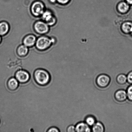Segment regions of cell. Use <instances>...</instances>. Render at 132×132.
Segmentation results:
<instances>
[{
    "instance_id": "1",
    "label": "cell",
    "mask_w": 132,
    "mask_h": 132,
    "mask_svg": "<svg viewBox=\"0 0 132 132\" xmlns=\"http://www.w3.org/2000/svg\"><path fill=\"white\" fill-rule=\"evenodd\" d=\"M33 77L36 83L41 86H45L49 85L51 80L50 72L43 68H39L35 70Z\"/></svg>"
},
{
    "instance_id": "2",
    "label": "cell",
    "mask_w": 132,
    "mask_h": 132,
    "mask_svg": "<svg viewBox=\"0 0 132 132\" xmlns=\"http://www.w3.org/2000/svg\"><path fill=\"white\" fill-rule=\"evenodd\" d=\"M54 40L46 36H41L39 37L36 41V47L40 50H46L51 46Z\"/></svg>"
},
{
    "instance_id": "3",
    "label": "cell",
    "mask_w": 132,
    "mask_h": 132,
    "mask_svg": "<svg viewBox=\"0 0 132 132\" xmlns=\"http://www.w3.org/2000/svg\"><path fill=\"white\" fill-rule=\"evenodd\" d=\"M111 79L108 75L102 73L97 76L95 79V84L98 88L102 89L108 87L110 84Z\"/></svg>"
},
{
    "instance_id": "4",
    "label": "cell",
    "mask_w": 132,
    "mask_h": 132,
    "mask_svg": "<svg viewBox=\"0 0 132 132\" xmlns=\"http://www.w3.org/2000/svg\"><path fill=\"white\" fill-rule=\"evenodd\" d=\"M15 77L20 84H24L28 82L31 79V74L25 70H18L15 73Z\"/></svg>"
},
{
    "instance_id": "5",
    "label": "cell",
    "mask_w": 132,
    "mask_h": 132,
    "mask_svg": "<svg viewBox=\"0 0 132 132\" xmlns=\"http://www.w3.org/2000/svg\"><path fill=\"white\" fill-rule=\"evenodd\" d=\"M45 5L41 1H35L31 6V12L34 16L37 17L42 15L45 11Z\"/></svg>"
},
{
    "instance_id": "6",
    "label": "cell",
    "mask_w": 132,
    "mask_h": 132,
    "mask_svg": "<svg viewBox=\"0 0 132 132\" xmlns=\"http://www.w3.org/2000/svg\"><path fill=\"white\" fill-rule=\"evenodd\" d=\"M34 28L35 30L39 34H44L49 31L50 28L47 23L44 21H39L35 23Z\"/></svg>"
},
{
    "instance_id": "7",
    "label": "cell",
    "mask_w": 132,
    "mask_h": 132,
    "mask_svg": "<svg viewBox=\"0 0 132 132\" xmlns=\"http://www.w3.org/2000/svg\"><path fill=\"white\" fill-rule=\"evenodd\" d=\"M42 16L43 19L49 26H53L56 22V18L50 10L45 11Z\"/></svg>"
},
{
    "instance_id": "8",
    "label": "cell",
    "mask_w": 132,
    "mask_h": 132,
    "mask_svg": "<svg viewBox=\"0 0 132 132\" xmlns=\"http://www.w3.org/2000/svg\"><path fill=\"white\" fill-rule=\"evenodd\" d=\"M115 100L119 103H123L127 99L126 91L124 89L116 90L114 95Z\"/></svg>"
},
{
    "instance_id": "9",
    "label": "cell",
    "mask_w": 132,
    "mask_h": 132,
    "mask_svg": "<svg viewBox=\"0 0 132 132\" xmlns=\"http://www.w3.org/2000/svg\"><path fill=\"white\" fill-rule=\"evenodd\" d=\"M19 86V83L14 77L10 78L6 82L7 88L10 91H15L18 89Z\"/></svg>"
},
{
    "instance_id": "10",
    "label": "cell",
    "mask_w": 132,
    "mask_h": 132,
    "mask_svg": "<svg viewBox=\"0 0 132 132\" xmlns=\"http://www.w3.org/2000/svg\"><path fill=\"white\" fill-rule=\"evenodd\" d=\"M76 132H92L91 128L84 121H81L75 125Z\"/></svg>"
},
{
    "instance_id": "11",
    "label": "cell",
    "mask_w": 132,
    "mask_h": 132,
    "mask_svg": "<svg viewBox=\"0 0 132 132\" xmlns=\"http://www.w3.org/2000/svg\"><path fill=\"white\" fill-rule=\"evenodd\" d=\"M37 40L35 36L33 35H28L23 39V45L28 47H32L36 44Z\"/></svg>"
},
{
    "instance_id": "12",
    "label": "cell",
    "mask_w": 132,
    "mask_h": 132,
    "mask_svg": "<svg viewBox=\"0 0 132 132\" xmlns=\"http://www.w3.org/2000/svg\"><path fill=\"white\" fill-rule=\"evenodd\" d=\"M10 30V26L7 22L2 21L0 22V36L1 37L6 35Z\"/></svg>"
},
{
    "instance_id": "13",
    "label": "cell",
    "mask_w": 132,
    "mask_h": 132,
    "mask_svg": "<svg viewBox=\"0 0 132 132\" xmlns=\"http://www.w3.org/2000/svg\"><path fill=\"white\" fill-rule=\"evenodd\" d=\"M92 131L94 132H105V128L103 123L97 121L91 127Z\"/></svg>"
},
{
    "instance_id": "14",
    "label": "cell",
    "mask_w": 132,
    "mask_h": 132,
    "mask_svg": "<svg viewBox=\"0 0 132 132\" xmlns=\"http://www.w3.org/2000/svg\"><path fill=\"white\" fill-rule=\"evenodd\" d=\"M116 81L119 85L123 86L127 82V75L124 73L119 74L116 77Z\"/></svg>"
},
{
    "instance_id": "15",
    "label": "cell",
    "mask_w": 132,
    "mask_h": 132,
    "mask_svg": "<svg viewBox=\"0 0 132 132\" xmlns=\"http://www.w3.org/2000/svg\"><path fill=\"white\" fill-rule=\"evenodd\" d=\"M84 121L90 127H92L97 121L95 116L89 115L85 117Z\"/></svg>"
},
{
    "instance_id": "16",
    "label": "cell",
    "mask_w": 132,
    "mask_h": 132,
    "mask_svg": "<svg viewBox=\"0 0 132 132\" xmlns=\"http://www.w3.org/2000/svg\"><path fill=\"white\" fill-rule=\"evenodd\" d=\"M28 47L24 45H20L17 50V53L18 55L21 57L26 56L28 54Z\"/></svg>"
},
{
    "instance_id": "17",
    "label": "cell",
    "mask_w": 132,
    "mask_h": 132,
    "mask_svg": "<svg viewBox=\"0 0 132 132\" xmlns=\"http://www.w3.org/2000/svg\"><path fill=\"white\" fill-rule=\"evenodd\" d=\"M128 4L125 2L120 3L118 6V10L120 12L124 13L127 12L129 10Z\"/></svg>"
},
{
    "instance_id": "18",
    "label": "cell",
    "mask_w": 132,
    "mask_h": 132,
    "mask_svg": "<svg viewBox=\"0 0 132 132\" xmlns=\"http://www.w3.org/2000/svg\"><path fill=\"white\" fill-rule=\"evenodd\" d=\"M122 29L123 31L125 33L131 32L132 31V24L131 23L127 22L123 24Z\"/></svg>"
},
{
    "instance_id": "19",
    "label": "cell",
    "mask_w": 132,
    "mask_h": 132,
    "mask_svg": "<svg viewBox=\"0 0 132 132\" xmlns=\"http://www.w3.org/2000/svg\"><path fill=\"white\" fill-rule=\"evenodd\" d=\"M126 92L127 99L130 101L132 102V85L128 87L127 88Z\"/></svg>"
},
{
    "instance_id": "20",
    "label": "cell",
    "mask_w": 132,
    "mask_h": 132,
    "mask_svg": "<svg viewBox=\"0 0 132 132\" xmlns=\"http://www.w3.org/2000/svg\"><path fill=\"white\" fill-rule=\"evenodd\" d=\"M47 132H60V130L56 127L52 126L49 128L47 129Z\"/></svg>"
},
{
    "instance_id": "21",
    "label": "cell",
    "mask_w": 132,
    "mask_h": 132,
    "mask_svg": "<svg viewBox=\"0 0 132 132\" xmlns=\"http://www.w3.org/2000/svg\"><path fill=\"white\" fill-rule=\"evenodd\" d=\"M66 132H75L76 131V128H75V125H71L67 127Z\"/></svg>"
},
{
    "instance_id": "22",
    "label": "cell",
    "mask_w": 132,
    "mask_h": 132,
    "mask_svg": "<svg viewBox=\"0 0 132 132\" xmlns=\"http://www.w3.org/2000/svg\"><path fill=\"white\" fill-rule=\"evenodd\" d=\"M127 82L129 84L132 85V71L129 72L127 75Z\"/></svg>"
},
{
    "instance_id": "23",
    "label": "cell",
    "mask_w": 132,
    "mask_h": 132,
    "mask_svg": "<svg viewBox=\"0 0 132 132\" xmlns=\"http://www.w3.org/2000/svg\"><path fill=\"white\" fill-rule=\"evenodd\" d=\"M71 0H56L57 2L62 5L67 4Z\"/></svg>"
},
{
    "instance_id": "24",
    "label": "cell",
    "mask_w": 132,
    "mask_h": 132,
    "mask_svg": "<svg viewBox=\"0 0 132 132\" xmlns=\"http://www.w3.org/2000/svg\"><path fill=\"white\" fill-rule=\"evenodd\" d=\"M49 1L52 3H55L57 2L56 0H49Z\"/></svg>"
},
{
    "instance_id": "25",
    "label": "cell",
    "mask_w": 132,
    "mask_h": 132,
    "mask_svg": "<svg viewBox=\"0 0 132 132\" xmlns=\"http://www.w3.org/2000/svg\"><path fill=\"white\" fill-rule=\"evenodd\" d=\"M127 2L130 4H132V0H126Z\"/></svg>"
},
{
    "instance_id": "26",
    "label": "cell",
    "mask_w": 132,
    "mask_h": 132,
    "mask_svg": "<svg viewBox=\"0 0 132 132\" xmlns=\"http://www.w3.org/2000/svg\"><path fill=\"white\" fill-rule=\"evenodd\" d=\"M2 37L1 36H0V44H1V42L2 41Z\"/></svg>"
},
{
    "instance_id": "27",
    "label": "cell",
    "mask_w": 132,
    "mask_h": 132,
    "mask_svg": "<svg viewBox=\"0 0 132 132\" xmlns=\"http://www.w3.org/2000/svg\"><path fill=\"white\" fill-rule=\"evenodd\" d=\"M1 120H0V124H1Z\"/></svg>"
},
{
    "instance_id": "28",
    "label": "cell",
    "mask_w": 132,
    "mask_h": 132,
    "mask_svg": "<svg viewBox=\"0 0 132 132\" xmlns=\"http://www.w3.org/2000/svg\"><path fill=\"white\" fill-rule=\"evenodd\" d=\"M131 33H132V32H131Z\"/></svg>"
}]
</instances>
